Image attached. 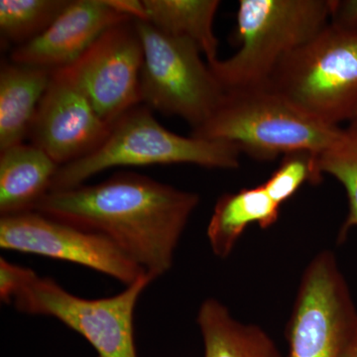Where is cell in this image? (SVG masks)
Here are the masks:
<instances>
[{
  "instance_id": "6da1fadb",
  "label": "cell",
  "mask_w": 357,
  "mask_h": 357,
  "mask_svg": "<svg viewBox=\"0 0 357 357\" xmlns=\"http://www.w3.org/2000/svg\"><path fill=\"white\" fill-rule=\"evenodd\" d=\"M199 203L196 192L119 172L98 184L49 192L34 211L102 234L156 280L173 267L176 249Z\"/></svg>"
},
{
  "instance_id": "9c48e42d",
  "label": "cell",
  "mask_w": 357,
  "mask_h": 357,
  "mask_svg": "<svg viewBox=\"0 0 357 357\" xmlns=\"http://www.w3.org/2000/svg\"><path fill=\"white\" fill-rule=\"evenodd\" d=\"M142 42L134 20L102 33L76 62L57 69L112 126L141 103Z\"/></svg>"
},
{
  "instance_id": "ba28073f",
  "label": "cell",
  "mask_w": 357,
  "mask_h": 357,
  "mask_svg": "<svg viewBox=\"0 0 357 357\" xmlns=\"http://www.w3.org/2000/svg\"><path fill=\"white\" fill-rule=\"evenodd\" d=\"M357 330V307L332 251L305 268L288 321L287 357H342Z\"/></svg>"
},
{
  "instance_id": "3957f363",
  "label": "cell",
  "mask_w": 357,
  "mask_h": 357,
  "mask_svg": "<svg viewBox=\"0 0 357 357\" xmlns=\"http://www.w3.org/2000/svg\"><path fill=\"white\" fill-rule=\"evenodd\" d=\"M331 15V0H241L238 51L208 65L225 93L266 84L281 61L316 36Z\"/></svg>"
},
{
  "instance_id": "7402d4cb",
  "label": "cell",
  "mask_w": 357,
  "mask_h": 357,
  "mask_svg": "<svg viewBox=\"0 0 357 357\" xmlns=\"http://www.w3.org/2000/svg\"><path fill=\"white\" fill-rule=\"evenodd\" d=\"M331 21L357 29V0H331Z\"/></svg>"
},
{
  "instance_id": "7c38bea8",
  "label": "cell",
  "mask_w": 357,
  "mask_h": 357,
  "mask_svg": "<svg viewBox=\"0 0 357 357\" xmlns=\"http://www.w3.org/2000/svg\"><path fill=\"white\" fill-rule=\"evenodd\" d=\"M132 20L107 0H73L42 34L13 49L11 62L50 70L67 67L107 29Z\"/></svg>"
},
{
  "instance_id": "d6986e66",
  "label": "cell",
  "mask_w": 357,
  "mask_h": 357,
  "mask_svg": "<svg viewBox=\"0 0 357 357\" xmlns=\"http://www.w3.org/2000/svg\"><path fill=\"white\" fill-rule=\"evenodd\" d=\"M70 0H1L0 32L6 43L21 46L42 34Z\"/></svg>"
},
{
  "instance_id": "2e32d148",
  "label": "cell",
  "mask_w": 357,
  "mask_h": 357,
  "mask_svg": "<svg viewBox=\"0 0 357 357\" xmlns=\"http://www.w3.org/2000/svg\"><path fill=\"white\" fill-rule=\"evenodd\" d=\"M197 324L204 357H281L276 342L261 326L241 323L215 298L204 301Z\"/></svg>"
},
{
  "instance_id": "9a60e30c",
  "label": "cell",
  "mask_w": 357,
  "mask_h": 357,
  "mask_svg": "<svg viewBox=\"0 0 357 357\" xmlns=\"http://www.w3.org/2000/svg\"><path fill=\"white\" fill-rule=\"evenodd\" d=\"M279 204L268 194L264 185L227 192L218 199L206 229L213 255L225 259L251 225L262 229L273 227L280 215Z\"/></svg>"
},
{
  "instance_id": "d4e9b609",
  "label": "cell",
  "mask_w": 357,
  "mask_h": 357,
  "mask_svg": "<svg viewBox=\"0 0 357 357\" xmlns=\"http://www.w3.org/2000/svg\"><path fill=\"white\" fill-rule=\"evenodd\" d=\"M349 124H351V126H357V110L356 114L352 117L351 121H349Z\"/></svg>"
},
{
  "instance_id": "5bb4252c",
  "label": "cell",
  "mask_w": 357,
  "mask_h": 357,
  "mask_svg": "<svg viewBox=\"0 0 357 357\" xmlns=\"http://www.w3.org/2000/svg\"><path fill=\"white\" fill-rule=\"evenodd\" d=\"M53 70L37 66L4 63L0 70V150L22 144Z\"/></svg>"
},
{
  "instance_id": "8992f818",
  "label": "cell",
  "mask_w": 357,
  "mask_h": 357,
  "mask_svg": "<svg viewBox=\"0 0 357 357\" xmlns=\"http://www.w3.org/2000/svg\"><path fill=\"white\" fill-rule=\"evenodd\" d=\"M134 22L143 47L141 102L151 110L181 117L192 131L202 128L225 93L208 63L202 59L199 47L145 21Z\"/></svg>"
},
{
  "instance_id": "8fae6325",
  "label": "cell",
  "mask_w": 357,
  "mask_h": 357,
  "mask_svg": "<svg viewBox=\"0 0 357 357\" xmlns=\"http://www.w3.org/2000/svg\"><path fill=\"white\" fill-rule=\"evenodd\" d=\"M112 130L89 98L57 70L35 115L32 144L63 166L91 154Z\"/></svg>"
},
{
  "instance_id": "ffe728a7",
  "label": "cell",
  "mask_w": 357,
  "mask_h": 357,
  "mask_svg": "<svg viewBox=\"0 0 357 357\" xmlns=\"http://www.w3.org/2000/svg\"><path fill=\"white\" fill-rule=\"evenodd\" d=\"M324 176L319 169L318 154L296 151L282 157L280 165L263 185L275 203L281 206L303 185L321 184Z\"/></svg>"
},
{
  "instance_id": "30bf717a",
  "label": "cell",
  "mask_w": 357,
  "mask_h": 357,
  "mask_svg": "<svg viewBox=\"0 0 357 357\" xmlns=\"http://www.w3.org/2000/svg\"><path fill=\"white\" fill-rule=\"evenodd\" d=\"M0 248L76 263L112 277L126 286L148 275L102 234L35 211L1 217Z\"/></svg>"
},
{
  "instance_id": "7a4b0ae2",
  "label": "cell",
  "mask_w": 357,
  "mask_h": 357,
  "mask_svg": "<svg viewBox=\"0 0 357 357\" xmlns=\"http://www.w3.org/2000/svg\"><path fill=\"white\" fill-rule=\"evenodd\" d=\"M340 129L310 116L266 84L225 91L213 116L192 135L271 161L296 151L321 153Z\"/></svg>"
},
{
  "instance_id": "5b68a950",
  "label": "cell",
  "mask_w": 357,
  "mask_h": 357,
  "mask_svg": "<svg viewBox=\"0 0 357 357\" xmlns=\"http://www.w3.org/2000/svg\"><path fill=\"white\" fill-rule=\"evenodd\" d=\"M267 84L319 121H351L357 110V29L330 21L281 61Z\"/></svg>"
},
{
  "instance_id": "52a82bcc",
  "label": "cell",
  "mask_w": 357,
  "mask_h": 357,
  "mask_svg": "<svg viewBox=\"0 0 357 357\" xmlns=\"http://www.w3.org/2000/svg\"><path fill=\"white\" fill-rule=\"evenodd\" d=\"M153 281L144 275L112 297L84 299L68 292L54 279L36 274L13 304L24 314L58 319L83 335L98 357H138L134 311L141 294Z\"/></svg>"
},
{
  "instance_id": "cb8c5ba5",
  "label": "cell",
  "mask_w": 357,
  "mask_h": 357,
  "mask_svg": "<svg viewBox=\"0 0 357 357\" xmlns=\"http://www.w3.org/2000/svg\"><path fill=\"white\" fill-rule=\"evenodd\" d=\"M342 357H357V330L345 347Z\"/></svg>"
},
{
  "instance_id": "603a6c76",
  "label": "cell",
  "mask_w": 357,
  "mask_h": 357,
  "mask_svg": "<svg viewBox=\"0 0 357 357\" xmlns=\"http://www.w3.org/2000/svg\"><path fill=\"white\" fill-rule=\"evenodd\" d=\"M112 8L131 20L138 21L146 20L143 0H107Z\"/></svg>"
},
{
  "instance_id": "ac0fdd59",
  "label": "cell",
  "mask_w": 357,
  "mask_h": 357,
  "mask_svg": "<svg viewBox=\"0 0 357 357\" xmlns=\"http://www.w3.org/2000/svg\"><path fill=\"white\" fill-rule=\"evenodd\" d=\"M318 161L321 173L337 180L347 192L349 213L338 232L342 243L357 227V126L342 128L332 144L318 154Z\"/></svg>"
},
{
  "instance_id": "e0dca14e",
  "label": "cell",
  "mask_w": 357,
  "mask_h": 357,
  "mask_svg": "<svg viewBox=\"0 0 357 357\" xmlns=\"http://www.w3.org/2000/svg\"><path fill=\"white\" fill-rule=\"evenodd\" d=\"M146 20L160 31L189 39L206 62L218 60L220 42L213 31L218 0H143Z\"/></svg>"
},
{
  "instance_id": "277c9868",
  "label": "cell",
  "mask_w": 357,
  "mask_h": 357,
  "mask_svg": "<svg viewBox=\"0 0 357 357\" xmlns=\"http://www.w3.org/2000/svg\"><path fill=\"white\" fill-rule=\"evenodd\" d=\"M241 154L229 143L178 135L161 126L149 107L139 105L112 124L109 135L95 151L61 166L51 191L79 187L114 167L192 164L231 170L238 168Z\"/></svg>"
},
{
  "instance_id": "44dd1931",
  "label": "cell",
  "mask_w": 357,
  "mask_h": 357,
  "mask_svg": "<svg viewBox=\"0 0 357 357\" xmlns=\"http://www.w3.org/2000/svg\"><path fill=\"white\" fill-rule=\"evenodd\" d=\"M35 273L30 268L20 266L0 258V300L13 304L14 298L22 290Z\"/></svg>"
},
{
  "instance_id": "4fadbf2b",
  "label": "cell",
  "mask_w": 357,
  "mask_h": 357,
  "mask_svg": "<svg viewBox=\"0 0 357 357\" xmlns=\"http://www.w3.org/2000/svg\"><path fill=\"white\" fill-rule=\"evenodd\" d=\"M58 165L35 145L18 144L0 155L1 217L34 211L51 191Z\"/></svg>"
}]
</instances>
